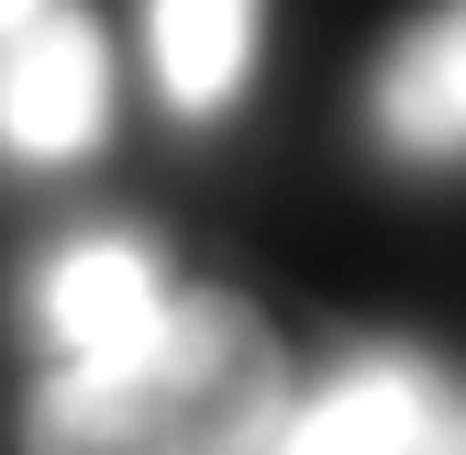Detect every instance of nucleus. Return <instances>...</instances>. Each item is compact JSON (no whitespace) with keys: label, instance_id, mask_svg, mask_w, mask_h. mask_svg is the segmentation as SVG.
I'll return each mask as SVG.
<instances>
[{"label":"nucleus","instance_id":"obj_5","mask_svg":"<svg viewBox=\"0 0 466 455\" xmlns=\"http://www.w3.org/2000/svg\"><path fill=\"white\" fill-rule=\"evenodd\" d=\"M378 134L400 156H466V0H433V12L378 56Z\"/></svg>","mask_w":466,"mask_h":455},{"label":"nucleus","instance_id":"obj_2","mask_svg":"<svg viewBox=\"0 0 466 455\" xmlns=\"http://www.w3.org/2000/svg\"><path fill=\"white\" fill-rule=\"evenodd\" d=\"M111 134V45L78 0H45V12L0 23V156L56 167L89 156Z\"/></svg>","mask_w":466,"mask_h":455},{"label":"nucleus","instance_id":"obj_6","mask_svg":"<svg viewBox=\"0 0 466 455\" xmlns=\"http://www.w3.org/2000/svg\"><path fill=\"white\" fill-rule=\"evenodd\" d=\"M256 34H267V0H145L167 111H233L256 78Z\"/></svg>","mask_w":466,"mask_h":455},{"label":"nucleus","instance_id":"obj_3","mask_svg":"<svg viewBox=\"0 0 466 455\" xmlns=\"http://www.w3.org/2000/svg\"><path fill=\"white\" fill-rule=\"evenodd\" d=\"M444 367L422 356H356L344 378H322L311 400H289V433L267 455H422L444 422Z\"/></svg>","mask_w":466,"mask_h":455},{"label":"nucleus","instance_id":"obj_4","mask_svg":"<svg viewBox=\"0 0 466 455\" xmlns=\"http://www.w3.org/2000/svg\"><path fill=\"white\" fill-rule=\"evenodd\" d=\"M167 289H178V278H167V256L145 234H78L67 256L45 267L34 322H45L56 356H111V345H134V333H156Z\"/></svg>","mask_w":466,"mask_h":455},{"label":"nucleus","instance_id":"obj_1","mask_svg":"<svg viewBox=\"0 0 466 455\" xmlns=\"http://www.w3.org/2000/svg\"><path fill=\"white\" fill-rule=\"evenodd\" d=\"M289 345L233 289H167L156 333L111 356H56L23 444L34 455H267L289 433Z\"/></svg>","mask_w":466,"mask_h":455},{"label":"nucleus","instance_id":"obj_7","mask_svg":"<svg viewBox=\"0 0 466 455\" xmlns=\"http://www.w3.org/2000/svg\"><path fill=\"white\" fill-rule=\"evenodd\" d=\"M422 455H466V378L444 389V422H433V444H422Z\"/></svg>","mask_w":466,"mask_h":455},{"label":"nucleus","instance_id":"obj_8","mask_svg":"<svg viewBox=\"0 0 466 455\" xmlns=\"http://www.w3.org/2000/svg\"><path fill=\"white\" fill-rule=\"evenodd\" d=\"M23 12H45V0H0V23H23Z\"/></svg>","mask_w":466,"mask_h":455}]
</instances>
